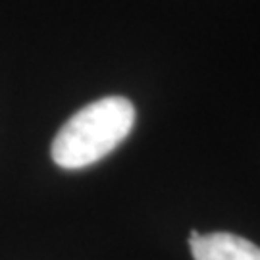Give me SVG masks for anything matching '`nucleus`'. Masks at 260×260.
<instances>
[{"instance_id": "nucleus-1", "label": "nucleus", "mask_w": 260, "mask_h": 260, "mask_svg": "<svg viewBox=\"0 0 260 260\" xmlns=\"http://www.w3.org/2000/svg\"><path fill=\"white\" fill-rule=\"evenodd\" d=\"M135 108L123 96H104L75 112L56 133L52 160L66 170L91 166L129 135Z\"/></svg>"}, {"instance_id": "nucleus-2", "label": "nucleus", "mask_w": 260, "mask_h": 260, "mask_svg": "<svg viewBox=\"0 0 260 260\" xmlns=\"http://www.w3.org/2000/svg\"><path fill=\"white\" fill-rule=\"evenodd\" d=\"M189 247L195 260H260V247L235 233L191 232Z\"/></svg>"}]
</instances>
